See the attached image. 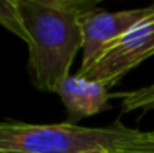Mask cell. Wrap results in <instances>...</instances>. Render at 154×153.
<instances>
[{
    "label": "cell",
    "mask_w": 154,
    "mask_h": 153,
    "mask_svg": "<svg viewBox=\"0 0 154 153\" xmlns=\"http://www.w3.org/2000/svg\"><path fill=\"white\" fill-rule=\"evenodd\" d=\"M96 5L90 0H20L32 38L29 71L39 90L57 93L70 75L75 56L82 50L81 18Z\"/></svg>",
    "instance_id": "6da1fadb"
},
{
    "label": "cell",
    "mask_w": 154,
    "mask_h": 153,
    "mask_svg": "<svg viewBox=\"0 0 154 153\" xmlns=\"http://www.w3.org/2000/svg\"><path fill=\"white\" fill-rule=\"evenodd\" d=\"M142 132L120 122L106 128L0 122V153H85L96 149L123 152Z\"/></svg>",
    "instance_id": "7a4b0ae2"
},
{
    "label": "cell",
    "mask_w": 154,
    "mask_h": 153,
    "mask_svg": "<svg viewBox=\"0 0 154 153\" xmlns=\"http://www.w3.org/2000/svg\"><path fill=\"white\" fill-rule=\"evenodd\" d=\"M151 56H154V15L109 44L88 69L78 74L100 81L109 89Z\"/></svg>",
    "instance_id": "3957f363"
},
{
    "label": "cell",
    "mask_w": 154,
    "mask_h": 153,
    "mask_svg": "<svg viewBox=\"0 0 154 153\" xmlns=\"http://www.w3.org/2000/svg\"><path fill=\"white\" fill-rule=\"evenodd\" d=\"M154 15V3L117 12L93 9L81 18L82 29V62L79 72L88 69L102 51L135 26Z\"/></svg>",
    "instance_id": "277c9868"
},
{
    "label": "cell",
    "mask_w": 154,
    "mask_h": 153,
    "mask_svg": "<svg viewBox=\"0 0 154 153\" xmlns=\"http://www.w3.org/2000/svg\"><path fill=\"white\" fill-rule=\"evenodd\" d=\"M57 95L63 102L69 123L76 125L84 117L99 114L109 108V99L115 95L108 92V87L100 81L90 80L81 74L69 75L58 87Z\"/></svg>",
    "instance_id": "5b68a950"
},
{
    "label": "cell",
    "mask_w": 154,
    "mask_h": 153,
    "mask_svg": "<svg viewBox=\"0 0 154 153\" xmlns=\"http://www.w3.org/2000/svg\"><path fill=\"white\" fill-rule=\"evenodd\" d=\"M0 26L24 41L27 47L32 44L30 33L21 15L20 0H0Z\"/></svg>",
    "instance_id": "8992f818"
},
{
    "label": "cell",
    "mask_w": 154,
    "mask_h": 153,
    "mask_svg": "<svg viewBox=\"0 0 154 153\" xmlns=\"http://www.w3.org/2000/svg\"><path fill=\"white\" fill-rule=\"evenodd\" d=\"M118 96L123 98L121 107L124 113H130L136 110H144V111L154 110V84L136 89V90L118 93Z\"/></svg>",
    "instance_id": "52a82bcc"
},
{
    "label": "cell",
    "mask_w": 154,
    "mask_h": 153,
    "mask_svg": "<svg viewBox=\"0 0 154 153\" xmlns=\"http://www.w3.org/2000/svg\"><path fill=\"white\" fill-rule=\"evenodd\" d=\"M120 153H154V138L151 137L150 131L142 132V135L127 149Z\"/></svg>",
    "instance_id": "ba28073f"
},
{
    "label": "cell",
    "mask_w": 154,
    "mask_h": 153,
    "mask_svg": "<svg viewBox=\"0 0 154 153\" xmlns=\"http://www.w3.org/2000/svg\"><path fill=\"white\" fill-rule=\"evenodd\" d=\"M85 153H120V152L108 150V149H96V150H90V152H85Z\"/></svg>",
    "instance_id": "9c48e42d"
},
{
    "label": "cell",
    "mask_w": 154,
    "mask_h": 153,
    "mask_svg": "<svg viewBox=\"0 0 154 153\" xmlns=\"http://www.w3.org/2000/svg\"><path fill=\"white\" fill-rule=\"evenodd\" d=\"M150 134H151V137L154 138V131H150Z\"/></svg>",
    "instance_id": "30bf717a"
}]
</instances>
